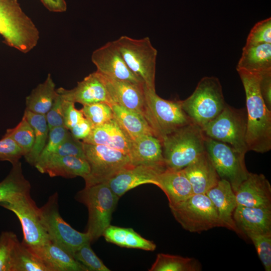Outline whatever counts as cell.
Listing matches in <instances>:
<instances>
[{"label": "cell", "instance_id": "30", "mask_svg": "<svg viewBox=\"0 0 271 271\" xmlns=\"http://www.w3.org/2000/svg\"><path fill=\"white\" fill-rule=\"evenodd\" d=\"M57 95L55 84L51 74L34 88L26 98V110L45 115L51 107Z\"/></svg>", "mask_w": 271, "mask_h": 271}, {"label": "cell", "instance_id": "36", "mask_svg": "<svg viewBox=\"0 0 271 271\" xmlns=\"http://www.w3.org/2000/svg\"><path fill=\"white\" fill-rule=\"evenodd\" d=\"M80 110L93 126L103 124L114 118L110 105L105 102L84 105Z\"/></svg>", "mask_w": 271, "mask_h": 271}, {"label": "cell", "instance_id": "34", "mask_svg": "<svg viewBox=\"0 0 271 271\" xmlns=\"http://www.w3.org/2000/svg\"><path fill=\"white\" fill-rule=\"evenodd\" d=\"M12 271H49L41 259L23 241L16 247Z\"/></svg>", "mask_w": 271, "mask_h": 271}, {"label": "cell", "instance_id": "33", "mask_svg": "<svg viewBox=\"0 0 271 271\" xmlns=\"http://www.w3.org/2000/svg\"><path fill=\"white\" fill-rule=\"evenodd\" d=\"M200 263L194 258L160 253L150 271H199Z\"/></svg>", "mask_w": 271, "mask_h": 271}, {"label": "cell", "instance_id": "6", "mask_svg": "<svg viewBox=\"0 0 271 271\" xmlns=\"http://www.w3.org/2000/svg\"><path fill=\"white\" fill-rule=\"evenodd\" d=\"M146 104L145 119L156 136L162 138L178 128L192 123L182 108L180 100H166L156 89L144 85Z\"/></svg>", "mask_w": 271, "mask_h": 271}, {"label": "cell", "instance_id": "21", "mask_svg": "<svg viewBox=\"0 0 271 271\" xmlns=\"http://www.w3.org/2000/svg\"><path fill=\"white\" fill-rule=\"evenodd\" d=\"M206 194L217 210L221 227L241 234L233 218V214L237 204L235 192L230 183L220 179Z\"/></svg>", "mask_w": 271, "mask_h": 271}, {"label": "cell", "instance_id": "27", "mask_svg": "<svg viewBox=\"0 0 271 271\" xmlns=\"http://www.w3.org/2000/svg\"><path fill=\"white\" fill-rule=\"evenodd\" d=\"M236 70L257 74L271 71V44L245 45Z\"/></svg>", "mask_w": 271, "mask_h": 271}, {"label": "cell", "instance_id": "48", "mask_svg": "<svg viewBox=\"0 0 271 271\" xmlns=\"http://www.w3.org/2000/svg\"><path fill=\"white\" fill-rule=\"evenodd\" d=\"M44 6L49 11L54 13H63L67 10L65 0H41Z\"/></svg>", "mask_w": 271, "mask_h": 271}, {"label": "cell", "instance_id": "32", "mask_svg": "<svg viewBox=\"0 0 271 271\" xmlns=\"http://www.w3.org/2000/svg\"><path fill=\"white\" fill-rule=\"evenodd\" d=\"M12 166L9 174L0 182V203L18 194L30 193L31 185L23 175L21 162L19 161Z\"/></svg>", "mask_w": 271, "mask_h": 271}, {"label": "cell", "instance_id": "2", "mask_svg": "<svg viewBox=\"0 0 271 271\" xmlns=\"http://www.w3.org/2000/svg\"><path fill=\"white\" fill-rule=\"evenodd\" d=\"M202 127L194 123L182 126L162 139L166 169L180 170L197 160L206 151Z\"/></svg>", "mask_w": 271, "mask_h": 271}, {"label": "cell", "instance_id": "19", "mask_svg": "<svg viewBox=\"0 0 271 271\" xmlns=\"http://www.w3.org/2000/svg\"><path fill=\"white\" fill-rule=\"evenodd\" d=\"M35 167L41 173L51 177H81L84 179L89 175L90 167L85 159L74 156L51 155L43 161L37 163Z\"/></svg>", "mask_w": 271, "mask_h": 271}, {"label": "cell", "instance_id": "42", "mask_svg": "<svg viewBox=\"0 0 271 271\" xmlns=\"http://www.w3.org/2000/svg\"><path fill=\"white\" fill-rule=\"evenodd\" d=\"M53 154L62 156H74L85 159L83 142L75 139L70 132Z\"/></svg>", "mask_w": 271, "mask_h": 271}, {"label": "cell", "instance_id": "28", "mask_svg": "<svg viewBox=\"0 0 271 271\" xmlns=\"http://www.w3.org/2000/svg\"><path fill=\"white\" fill-rule=\"evenodd\" d=\"M110 106L114 119L130 141L143 135L156 136L152 127L140 114L116 104H112Z\"/></svg>", "mask_w": 271, "mask_h": 271}, {"label": "cell", "instance_id": "37", "mask_svg": "<svg viewBox=\"0 0 271 271\" xmlns=\"http://www.w3.org/2000/svg\"><path fill=\"white\" fill-rule=\"evenodd\" d=\"M19 242L15 233L5 231L0 235V271H12L16 247Z\"/></svg>", "mask_w": 271, "mask_h": 271}, {"label": "cell", "instance_id": "1", "mask_svg": "<svg viewBox=\"0 0 271 271\" xmlns=\"http://www.w3.org/2000/svg\"><path fill=\"white\" fill-rule=\"evenodd\" d=\"M237 71L246 97L245 142L248 151L266 153L271 149V111L266 106L260 92V75Z\"/></svg>", "mask_w": 271, "mask_h": 271}, {"label": "cell", "instance_id": "13", "mask_svg": "<svg viewBox=\"0 0 271 271\" xmlns=\"http://www.w3.org/2000/svg\"><path fill=\"white\" fill-rule=\"evenodd\" d=\"M205 149L220 179L229 182L235 192L249 173L245 166V154L206 137Z\"/></svg>", "mask_w": 271, "mask_h": 271}, {"label": "cell", "instance_id": "12", "mask_svg": "<svg viewBox=\"0 0 271 271\" xmlns=\"http://www.w3.org/2000/svg\"><path fill=\"white\" fill-rule=\"evenodd\" d=\"M0 206L13 212L21 224L23 240L31 250L36 249L50 241L41 221L39 208L30 193L19 194Z\"/></svg>", "mask_w": 271, "mask_h": 271}, {"label": "cell", "instance_id": "24", "mask_svg": "<svg viewBox=\"0 0 271 271\" xmlns=\"http://www.w3.org/2000/svg\"><path fill=\"white\" fill-rule=\"evenodd\" d=\"M82 142L105 146L128 155L130 140L114 118L103 124L93 126L90 134Z\"/></svg>", "mask_w": 271, "mask_h": 271}, {"label": "cell", "instance_id": "31", "mask_svg": "<svg viewBox=\"0 0 271 271\" xmlns=\"http://www.w3.org/2000/svg\"><path fill=\"white\" fill-rule=\"evenodd\" d=\"M23 116L32 126L34 133L33 146L24 157L29 164L34 166L47 143L49 129L45 115L25 109Z\"/></svg>", "mask_w": 271, "mask_h": 271}, {"label": "cell", "instance_id": "47", "mask_svg": "<svg viewBox=\"0 0 271 271\" xmlns=\"http://www.w3.org/2000/svg\"><path fill=\"white\" fill-rule=\"evenodd\" d=\"M93 127L92 124L84 116L69 131L75 139L83 140L88 137Z\"/></svg>", "mask_w": 271, "mask_h": 271}, {"label": "cell", "instance_id": "35", "mask_svg": "<svg viewBox=\"0 0 271 271\" xmlns=\"http://www.w3.org/2000/svg\"><path fill=\"white\" fill-rule=\"evenodd\" d=\"M13 140L24 153V157L31 150L34 143L33 129L23 116L14 128H9L4 135Z\"/></svg>", "mask_w": 271, "mask_h": 271}, {"label": "cell", "instance_id": "40", "mask_svg": "<svg viewBox=\"0 0 271 271\" xmlns=\"http://www.w3.org/2000/svg\"><path fill=\"white\" fill-rule=\"evenodd\" d=\"M271 44V18L256 23L251 29L245 45H254Z\"/></svg>", "mask_w": 271, "mask_h": 271}, {"label": "cell", "instance_id": "43", "mask_svg": "<svg viewBox=\"0 0 271 271\" xmlns=\"http://www.w3.org/2000/svg\"><path fill=\"white\" fill-rule=\"evenodd\" d=\"M24 156L22 150L11 138L4 136L0 140V161L13 164Z\"/></svg>", "mask_w": 271, "mask_h": 271}, {"label": "cell", "instance_id": "11", "mask_svg": "<svg viewBox=\"0 0 271 271\" xmlns=\"http://www.w3.org/2000/svg\"><path fill=\"white\" fill-rule=\"evenodd\" d=\"M83 148L90 167L89 174L84 179L85 186L107 182L120 171L131 165L128 155L117 150L84 143Z\"/></svg>", "mask_w": 271, "mask_h": 271}, {"label": "cell", "instance_id": "39", "mask_svg": "<svg viewBox=\"0 0 271 271\" xmlns=\"http://www.w3.org/2000/svg\"><path fill=\"white\" fill-rule=\"evenodd\" d=\"M265 271L271 270V233H249Z\"/></svg>", "mask_w": 271, "mask_h": 271}, {"label": "cell", "instance_id": "20", "mask_svg": "<svg viewBox=\"0 0 271 271\" xmlns=\"http://www.w3.org/2000/svg\"><path fill=\"white\" fill-rule=\"evenodd\" d=\"M128 156L132 165H149L166 168L162 140L153 135H143L130 141Z\"/></svg>", "mask_w": 271, "mask_h": 271}, {"label": "cell", "instance_id": "17", "mask_svg": "<svg viewBox=\"0 0 271 271\" xmlns=\"http://www.w3.org/2000/svg\"><path fill=\"white\" fill-rule=\"evenodd\" d=\"M101 75L112 104H116L133 110L145 118L144 84L116 80L102 74Z\"/></svg>", "mask_w": 271, "mask_h": 271}, {"label": "cell", "instance_id": "22", "mask_svg": "<svg viewBox=\"0 0 271 271\" xmlns=\"http://www.w3.org/2000/svg\"><path fill=\"white\" fill-rule=\"evenodd\" d=\"M233 218L241 234L271 233V208L237 205Z\"/></svg>", "mask_w": 271, "mask_h": 271}, {"label": "cell", "instance_id": "5", "mask_svg": "<svg viewBox=\"0 0 271 271\" xmlns=\"http://www.w3.org/2000/svg\"><path fill=\"white\" fill-rule=\"evenodd\" d=\"M77 200L84 204L88 211L87 232L91 242L102 236L110 225L112 214L119 197L111 189L107 182L85 186L76 196Z\"/></svg>", "mask_w": 271, "mask_h": 271}, {"label": "cell", "instance_id": "9", "mask_svg": "<svg viewBox=\"0 0 271 271\" xmlns=\"http://www.w3.org/2000/svg\"><path fill=\"white\" fill-rule=\"evenodd\" d=\"M169 207L177 221L190 232L200 233L221 227L217 210L206 194H193Z\"/></svg>", "mask_w": 271, "mask_h": 271}, {"label": "cell", "instance_id": "25", "mask_svg": "<svg viewBox=\"0 0 271 271\" xmlns=\"http://www.w3.org/2000/svg\"><path fill=\"white\" fill-rule=\"evenodd\" d=\"M157 185L166 194L169 206L177 204L193 194L192 186L182 170L166 169L158 175Z\"/></svg>", "mask_w": 271, "mask_h": 271}, {"label": "cell", "instance_id": "38", "mask_svg": "<svg viewBox=\"0 0 271 271\" xmlns=\"http://www.w3.org/2000/svg\"><path fill=\"white\" fill-rule=\"evenodd\" d=\"M91 242L83 244L74 253V258L91 271H109L90 246Z\"/></svg>", "mask_w": 271, "mask_h": 271}, {"label": "cell", "instance_id": "23", "mask_svg": "<svg viewBox=\"0 0 271 271\" xmlns=\"http://www.w3.org/2000/svg\"><path fill=\"white\" fill-rule=\"evenodd\" d=\"M182 170L192 186L193 194H206L220 180L206 151Z\"/></svg>", "mask_w": 271, "mask_h": 271}, {"label": "cell", "instance_id": "45", "mask_svg": "<svg viewBox=\"0 0 271 271\" xmlns=\"http://www.w3.org/2000/svg\"><path fill=\"white\" fill-rule=\"evenodd\" d=\"M62 101V97L57 92L51 107L45 114L49 130L56 127L64 126Z\"/></svg>", "mask_w": 271, "mask_h": 271}, {"label": "cell", "instance_id": "26", "mask_svg": "<svg viewBox=\"0 0 271 271\" xmlns=\"http://www.w3.org/2000/svg\"><path fill=\"white\" fill-rule=\"evenodd\" d=\"M32 250L41 259L49 271H88L72 255L50 241Z\"/></svg>", "mask_w": 271, "mask_h": 271}, {"label": "cell", "instance_id": "10", "mask_svg": "<svg viewBox=\"0 0 271 271\" xmlns=\"http://www.w3.org/2000/svg\"><path fill=\"white\" fill-rule=\"evenodd\" d=\"M246 126V109L226 104L222 112L202 129L205 137L228 144L245 154L248 152L245 142Z\"/></svg>", "mask_w": 271, "mask_h": 271}, {"label": "cell", "instance_id": "7", "mask_svg": "<svg viewBox=\"0 0 271 271\" xmlns=\"http://www.w3.org/2000/svg\"><path fill=\"white\" fill-rule=\"evenodd\" d=\"M114 42L129 69L147 87L156 89L157 50L150 38L137 39L122 36Z\"/></svg>", "mask_w": 271, "mask_h": 271}, {"label": "cell", "instance_id": "14", "mask_svg": "<svg viewBox=\"0 0 271 271\" xmlns=\"http://www.w3.org/2000/svg\"><path fill=\"white\" fill-rule=\"evenodd\" d=\"M91 61L97 71L108 77L137 84H144L128 68L114 41L94 50Z\"/></svg>", "mask_w": 271, "mask_h": 271}, {"label": "cell", "instance_id": "8", "mask_svg": "<svg viewBox=\"0 0 271 271\" xmlns=\"http://www.w3.org/2000/svg\"><path fill=\"white\" fill-rule=\"evenodd\" d=\"M41 223L50 241L73 255L84 243L91 242L87 232H80L68 224L59 211L57 193L51 196L47 203L39 208Z\"/></svg>", "mask_w": 271, "mask_h": 271}, {"label": "cell", "instance_id": "4", "mask_svg": "<svg viewBox=\"0 0 271 271\" xmlns=\"http://www.w3.org/2000/svg\"><path fill=\"white\" fill-rule=\"evenodd\" d=\"M180 102L192 122L201 127L215 119L227 104L220 82L215 76L201 78L193 93Z\"/></svg>", "mask_w": 271, "mask_h": 271}, {"label": "cell", "instance_id": "41", "mask_svg": "<svg viewBox=\"0 0 271 271\" xmlns=\"http://www.w3.org/2000/svg\"><path fill=\"white\" fill-rule=\"evenodd\" d=\"M69 132V130L64 126L56 127L50 129L47 143L36 164L53 154Z\"/></svg>", "mask_w": 271, "mask_h": 271}, {"label": "cell", "instance_id": "44", "mask_svg": "<svg viewBox=\"0 0 271 271\" xmlns=\"http://www.w3.org/2000/svg\"><path fill=\"white\" fill-rule=\"evenodd\" d=\"M74 104L75 103L62 98V107L64 125L68 130L72 128L84 117L81 110L75 108Z\"/></svg>", "mask_w": 271, "mask_h": 271}, {"label": "cell", "instance_id": "18", "mask_svg": "<svg viewBox=\"0 0 271 271\" xmlns=\"http://www.w3.org/2000/svg\"><path fill=\"white\" fill-rule=\"evenodd\" d=\"M235 194L237 205L271 208V185L263 174L249 172Z\"/></svg>", "mask_w": 271, "mask_h": 271}, {"label": "cell", "instance_id": "29", "mask_svg": "<svg viewBox=\"0 0 271 271\" xmlns=\"http://www.w3.org/2000/svg\"><path fill=\"white\" fill-rule=\"evenodd\" d=\"M102 236L106 241L120 247L153 251L156 245L143 237L132 228L120 227L111 225L104 230Z\"/></svg>", "mask_w": 271, "mask_h": 271}, {"label": "cell", "instance_id": "3", "mask_svg": "<svg viewBox=\"0 0 271 271\" xmlns=\"http://www.w3.org/2000/svg\"><path fill=\"white\" fill-rule=\"evenodd\" d=\"M0 35L9 46L27 53L37 45L39 31L17 0H0Z\"/></svg>", "mask_w": 271, "mask_h": 271}, {"label": "cell", "instance_id": "15", "mask_svg": "<svg viewBox=\"0 0 271 271\" xmlns=\"http://www.w3.org/2000/svg\"><path fill=\"white\" fill-rule=\"evenodd\" d=\"M56 91L64 99L83 105L100 102L112 103L102 76L97 71L78 82L74 88L60 87Z\"/></svg>", "mask_w": 271, "mask_h": 271}, {"label": "cell", "instance_id": "16", "mask_svg": "<svg viewBox=\"0 0 271 271\" xmlns=\"http://www.w3.org/2000/svg\"><path fill=\"white\" fill-rule=\"evenodd\" d=\"M166 168L149 165H130L120 171L107 182L119 198L128 191L140 185H157L158 175Z\"/></svg>", "mask_w": 271, "mask_h": 271}, {"label": "cell", "instance_id": "46", "mask_svg": "<svg viewBox=\"0 0 271 271\" xmlns=\"http://www.w3.org/2000/svg\"><path fill=\"white\" fill-rule=\"evenodd\" d=\"M260 75V92L266 106L271 111V71Z\"/></svg>", "mask_w": 271, "mask_h": 271}]
</instances>
